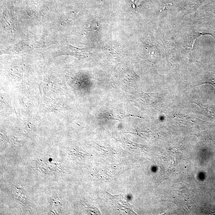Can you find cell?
Segmentation results:
<instances>
[{
    "mask_svg": "<svg viewBox=\"0 0 215 215\" xmlns=\"http://www.w3.org/2000/svg\"><path fill=\"white\" fill-rule=\"evenodd\" d=\"M193 103L200 107L201 111L200 113L208 117L215 119V107L212 105H203L200 102H193Z\"/></svg>",
    "mask_w": 215,
    "mask_h": 215,
    "instance_id": "obj_1",
    "label": "cell"
}]
</instances>
